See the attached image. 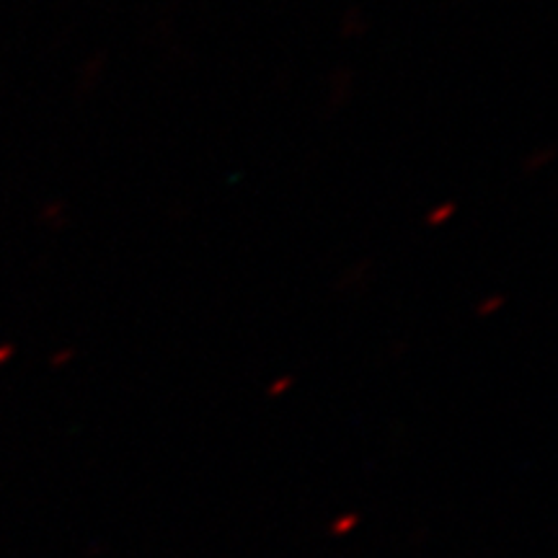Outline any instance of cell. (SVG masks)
I'll list each match as a JSON object with an SVG mask.
<instances>
[{
	"label": "cell",
	"mask_w": 558,
	"mask_h": 558,
	"mask_svg": "<svg viewBox=\"0 0 558 558\" xmlns=\"http://www.w3.org/2000/svg\"><path fill=\"white\" fill-rule=\"evenodd\" d=\"M333 90H337V94L331 96V104L333 107H344V101L354 90V73H349L347 68H339L337 75H333Z\"/></svg>",
	"instance_id": "obj_1"
},
{
	"label": "cell",
	"mask_w": 558,
	"mask_h": 558,
	"mask_svg": "<svg viewBox=\"0 0 558 558\" xmlns=\"http://www.w3.org/2000/svg\"><path fill=\"white\" fill-rule=\"evenodd\" d=\"M365 29H367L365 19H362V13H360L357 5H352V9L347 11L344 21H341V32H344V37H352V39H357L360 34L365 32Z\"/></svg>",
	"instance_id": "obj_2"
},
{
	"label": "cell",
	"mask_w": 558,
	"mask_h": 558,
	"mask_svg": "<svg viewBox=\"0 0 558 558\" xmlns=\"http://www.w3.org/2000/svg\"><path fill=\"white\" fill-rule=\"evenodd\" d=\"M550 160H554V148H541V150L530 153L522 166H525L527 173H535V171L546 169V163H550Z\"/></svg>",
	"instance_id": "obj_3"
},
{
	"label": "cell",
	"mask_w": 558,
	"mask_h": 558,
	"mask_svg": "<svg viewBox=\"0 0 558 558\" xmlns=\"http://www.w3.org/2000/svg\"><path fill=\"white\" fill-rule=\"evenodd\" d=\"M456 202H445V205H439V207H435V209H429V215H427V226H432V228H437V226H442L445 220H450L452 215H456Z\"/></svg>",
	"instance_id": "obj_4"
},
{
	"label": "cell",
	"mask_w": 558,
	"mask_h": 558,
	"mask_svg": "<svg viewBox=\"0 0 558 558\" xmlns=\"http://www.w3.org/2000/svg\"><path fill=\"white\" fill-rule=\"evenodd\" d=\"M104 60H107V54H96V58H90L88 62H83V70H86V78H83V83H86V90L96 86V78H99L101 68H104Z\"/></svg>",
	"instance_id": "obj_5"
},
{
	"label": "cell",
	"mask_w": 558,
	"mask_h": 558,
	"mask_svg": "<svg viewBox=\"0 0 558 558\" xmlns=\"http://www.w3.org/2000/svg\"><path fill=\"white\" fill-rule=\"evenodd\" d=\"M501 305H505V298H501V295H492V298H486L484 303L478 305L476 313H478V316H492V313H497V311L501 308Z\"/></svg>",
	"instance_id": "obj_6"
},
{
	"label": "cell",
	"mask_w": 558,
	"mask_h": 558,
	"mask_svg": "<svg viewBox=\"0 0 558 558\" xmlns=\"http://www.w3.org/2000/svg\"><path fill=\"white\" fill-rule=\"evenodd\" d=\"M354 525H357V518H354V514H344V520H341L339 525H333L331 533H341V530H349V527H354Z\"/></svg>",
	"instance_id": "obj_7"
},
{
	"label": "cell",
	"mask_w": 558,
	"mask_h": 558,
	"mask_svg": "<svg viewBox=\"0 0 558 558\" xmlns=\"http://www.w3.org/2000/svg\"><path fill=\"white\" fill-rule=\"evenodd\" d=\"M290 386H292V378H282V380L275 383V386L269 388V396H279L284 388H290Z\"/></svg>",
	"instance_id": "obj_8"
}]
</instances>
